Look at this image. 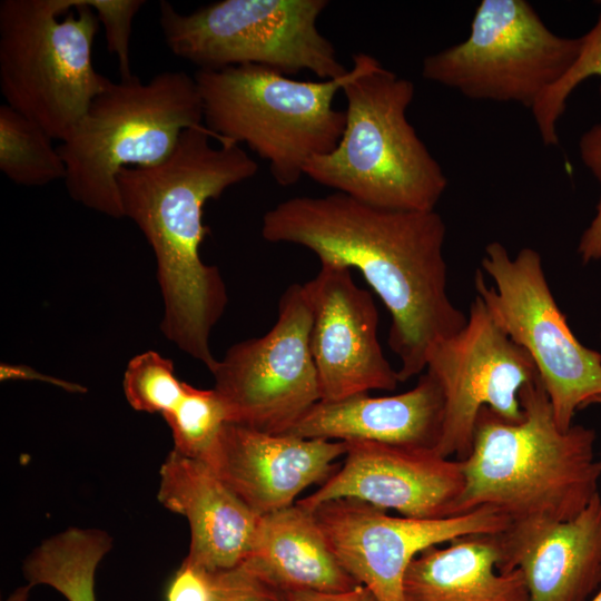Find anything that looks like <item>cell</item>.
I'll list each match as a JSON object with an SVG mask.
<instances>
[{
  "instance_id": "30bf717a",
  "label": "cell",
  "mask_w": 601,
  "mask_h": 601,
  "mask_svg": "<svg viewBox=\"0 0 601 601\" xmlns=\"http://www.w3.org/2000/svg\"><path fill=\"white\" fill-rule=\"evenodd\" d=\"M582 38L555 35L525 0H482L467 38L424 58L422 76L475 100L530 110L577 59Z\"/></svg>"
},
{
  "instance_id": "d6986e66",
  "label": "cell",
  "mask_w": 601,
  "mask_h": 601,
  "mask_svg": "<svg viewBox=\"0 0 601 601\" xmlns=\"http://www.w3.org/2000/svg\"><path fill=\"white\" fill-rule=\"evenodd\" d=\"M443 416L441 386L425 371L413 388L401 394H358L339 401H318L286 434L435 449Z\"/></svg>"
},
{
  "instance_id": "d6a6232c",
  "label": "cell",
  "mask_w": 601,
  "mask_h": 601,
  "mask_svg": "<svg viewBox=\"0 0 601 601\" xmlns=\"http://www.w3.org/2000/svg\"><path fill=\"white\" fill-rule=\"evenodd\" d=\"M32 587L24 584L18 587L4 601H28Z\"/></svg>"
},
{
  "instance_id": "6da1fadb",
  "label": "cell",
  "mask_w": 601,
  "mask_h": 601,
  "mask_svg": "<svg viewBox=\"0 0 601 601\" xmlns=\"http://www.w3.org/2000/svg\"><path fill=\"white\" fill-rule=\"evenodd\" d=\"M260 231L363 275L391 315L387 342L401 362L400 383L425 371L433 346L466 324L447 294L446 226L435 209H386L335 191L280 201L265 213Z\"/></svg>"
},
{
  "instance_id": "7402d4cb",
  "label": "cell",
  "mask_w": 601,
  "mask_h": 601,
  "mask_svg": "<svg viewBox=\"0 0 601 601\" xmlns=\"http://www.w3.org/2000/svg\"><path fill=\"white\" fill-rule=\"evenodd\" d=\"M111 548L112 538L104 530L69 528L31 551L22 573L32 588L49 585L67 601H97L96 571Z\"/></svg>"
},
{
  "instance_id": "2e32d148",
  "label": "cell",
  "mask_w": 601,
  "mask_h": 601,
  "mask_svg": "<svg viewBox=\"0 0 601 601\" xmlns=\"http://www.w3.org/2000/svg\"><path fill=\"white\" fill-rule=\"evenodd\" d=\"M345 453L343 441L269 434L227 422L204 461L263 516L295 504L308 486L322 485Z\"/></svg>"
},
{
  "instance_id": "8992f818",
  "label": "cell",
  "mask_w": 601,
  "mask_h": 601,
  "mask_svg": "<svg viewBox=\"0 0 601 601\" xmlns=\"http://www.w3.org/2000/svg\"><path fill=\"white\" fill-rule=\"evenodd\" d=\"M296 80L268 67L231 66L197 70L204 125L219 144L240 145L269 164L280 186L295 185L309 159L338 144L345 111L333 107L338 91L353 78Z\"/></svg>"
},
{
  "instance_id": "83f0119b",
  "label": "cell",
  "mask_w": 601,
  "mask_h": 601,
  "mask_svg": "<svg viewBox=\"0 0 601 601\" xmlns=\"http://www.w3.org/2000/svg\"><path fill=\"white\" fill-rule=\"evenodd\" d=\"M579 152L584 166L597 178L601 189V124L592 126L581 136ZM578 252L584 264L592 260L601 262V193L595 216L583 231Z\"/></svg>"
},
{
  "instance_id": "cb8c5ba5",
  "label": "cell",
  "mask_w": 601,
  "mask_h": 601,
  "mask_svg": "<svg viewBox=\"0 0 601 601\" xmlns=\"http://www.w3.org/2000/svg\"><path fill=\"white\" fill-rule=\"evenodd\" d=\"M171 430L174 451L205 460L227 423L224 404L214 388H197L188 383L178 405L162 415Z\"/></svg>"
},
{
  "instance_id": "4316f807",
  "label": "cell",
  "mask_w": 601,
  "mask_h": 601,
  "mask_svg": "<svg viewBox=\"0 0 601 601\" xmlns=\"http://www.w3.org/2000/svg\"><path fill=\"white\" fill-rule=\"evenodd\" d=\"M96 13L105 30L107 50L118 61L120 79L132 77L130 39L136 14L144 0H83Z\"/></svg>"
},
{
  "instance_id": "ba28073f",
  "label": "cell",
  "mask_w": 601,
  "mask_h": 601,
  "mask_svg": "<svg viewBox=\"0 0 601 601\" xmlns=\"http://www.w3.org/2000/svg\"><path fill=\"white\" fill-rule=\"evenodd\" d=\"M327 0H220L183 13L159 2L164 41L197 70L258 65L287 76L308 70L322 80L346 75L317 20Z\"/></svg>"
},
{
  "instance_id": "1f68e13d",
  "label": "cell",
  "mask_w": 601,
  "mask_h": 601,
  "mask_svg": "<svg viewBox=\"0 0 601 601\" xmlns=\"http://www.w3.org/2000/svg\"><path fill=\"white\" fill-rule=\"evenodd\" d=\"M0 377H1V381L37 380V381H42V382L56 385V386H58L60 388H63V390H66L68 392H73V393H83V392H86V388L78 385V384H75V383H71V382H66V381H62V380H58V378H55V377H51V376H47V375L41 374V373H39V372L35 371V370H31L30 367H27L24 365H12V364H8V363L1 364Z\"/></svg>"
},
{
  "instance_id": "5bb4252c",
  "label": "cell",
  "mask_w": 601,
  "mask_h": 601,
  "mask_svg": "<svg viewBox=\"0 0 601 601\" xmlns=\"http://www.w3.org/2000/svg\"><path fill=\"white\" fill-rule=\"evenodd\" d=\"M304 287L312 311L311 351L321 401L395 390L400 380L377 338L375 302L354 282L352 269L321 264Z\"/></svg>"
},
{
  "instance_id": "44dd1931",
  "label": "cell",
  "mask_w": 601,
  "mask_h": 601,
  "mask_svg": "<svg viewBox=\"0 0 601 601\" xmlns=\"http://www.w3.org/2000/svg\"><path fill=\"white\" fill-rule=\"evenodd\" d=\"M494 535L461 536L422 551L405 573V601H529L521 571L497 570Z\"/></svg>"
},
{
  "instance_id": "5b68a950",
  "label": "cell",
  "mask_w": 601,
  "mask_h": 601,
  "mask_svg": "<svg viewBox=\"0 0 601 601\" xmlns=\"http://www.w3.org/2000/svg\"><path fill=\"white\" fill-rule=\"evenodd\" d=\"M201 125L198 87L185 71H162L147 82L135 75L110 81L58 145L67 193L91 210L124 218L119 171L164 161L184 130Z\"/></svg>"
},
{
  "instance_id": "4dcf8cb0",
  "label": "cell",
  "mask_w": 601,
  "mask_h": 601,
  "mask_svg": "<svg viewBox=\"0 0 601 601\" xmlns=\"http://www.w3.org/2000/svg\"><path fill=\"white\" fill-rule=\"evenodd\" d=\"M282 595L284 601H376L363 585L345 592L285 591Z\"/></svg>"
},
{
  "instance_id": "d4e9b609",
  "label": "cell",
  "mask_w": 601,
  "mask_h": 601,
  "mask_svg": "<svg viewBox=\"0 0 601 601\" xmlns=\"http://www.w3.org/2000/svg\"><path fill=\"white\" fill-rule=\"evenodd\" d=\"M185 385L186 382L176 376L173 361L155 351L132 357L122 381L126 400L134 410L161 415L178 405Z\"/></svg>"
},
{
  "instance_id": "8fae6325",
  "label": "cell",
  "mask_w": 601,
  "mask_h": 601,
  "mask_svg": "<svg viewBox=\"0 0 601 601\" xmlns=\"http://www.w3.org/2000/svg\"><path fill=\"white\" fill-rule=\"evenodd\" d=\"M311 327L304 284H292L279 299L274 326L228 348L210 372L228 423L286 434L321 401Z\"/></svg>"
},
{
  "instance_id": "9c48e42d",
  "label": "cell",
  "mask_w": 601,
  "mask_h": 601,
  "mask_svg": "<svg viewBox=\"0 0 601 601\" xmlns=\"http://www.w3.org/2000/svg\"><path fill=\"white\" fill-rule=\"evenodd\" d=\"M474 285L489 312L533 359L562 431L575 412L601 397V354L572 333L548 284L541 255L522 248L515 257L500 242L485 246Z\"/></svg>"
},
{
  "instance_id": "9a60e30c",
  "label": "cell",
  "mask_w": 601,
  "mask_h": 601,
  "mask_svg": "<svg viewBox=\"0 0 601 601\" xmlns=\"http://www.w3.org/2000/svg\"><path fill=\"white\" fill-rule=\"evenodd\" d=\"M345 443L343 465L297 504L313 511L324 502L348 497L415 519L456 515L464 489L461 461L427 447Z\"/></svg>"
},
{
  "instance_id": "e575fe53",
  "label": "cell",
  "mask_w": 601,
  "mask_h": 601,
  "mask_svg": "<svg viewBox=\"0 0 601 601\" xmlns=\"http://www.w3.org/2000/svg\"><path fill=\"white\" fill-rule=\"evenodd\" d=\"M595 404H601V397L597 400Z\"/></svg>"
},
{
  "instance_id": "836d02e7",
  "label": "cell",
  "mask_w": 601,
  "mask_h": 601,
  "mask_svg": "<svg viewBox=\"0 0 601 601\" xmlns=\"http://www.w3.org/2000/svg\"><path fill=\"white\" fill-rule=\"evenodd\" d=\"M590 601H601V590Z\"/></svg>"
},
{
  "instance_id": "ffe728a7",
  "label": "cell",
  "mask_w": 601,
  "mask_h": 601,
  "mask_svg": "<svg viewBox=\"0 0 601 601\" xmlns=\"http://www.w3.org/2000/svg\"><path fill=\"white\" fill-rule=\"evenodd\" d=\"M243 564L280 592H345L361 585L337 561L314 512L297 503L260 518Z\"/></svg>"
},
{
  "instance_id": "277c9868",
  "label": "cell",
  "mask_w": 601,
  "mask_h": 601,
  "mask_svg": "<svg viewBox=\"0 0 601 601\" xmlns=\"http://www.w3.org/2000/svg\"><path fill=\"white\" fill-rule=\"evenodd\" d=\"M343 87L345 126L336 147L313 157L305 176L365 204L395 210H434L447 178L407 119L414 83L373 56H353Z\"/></svg>"
},
{
  "instance_id": "484cf974",
  "label": "cell",
  "mask_w": 601,
  "mask_h": 601,
  "mask_svg": "<svg viewBox=\"0 0 601 601\" xmlns=\"http://www.w3.org/2000/svg\"><path fill=\"white\" fill-rule=\"evenodd\" d=\"M581 38L582 46L574 62L531 109L541 140L545 146L559 145L556 122L564 112L566 100L575 87L589 77H601V12L595 24Z\"/></svg>"
},
{
  "instance_id": "ac0fdd59",
  "label": "cell",
  "mask_w": 601,
  "mask_h": 601,
  "mask_svg": "<svg viewBox=\"0 0 601 601\" xmlns=\"http://www.w3.org/2000/svg\"><path fill=\"white\" fill-rule=\"evenodd\" d=\"M158 501L185 516L190 529L185 561L209 572L239 566L248 558L259 515L203 460L171 451L160 466Z\"/></svg>"
},
{
  "instance_id": "f1b7e54d",
  "label": "cell",
  "mask_w": 601,
  "mask_h": 601,
  "mask_svg": "<svg viewBox=\"0 0 601 601\" xmlns=\"http://www.w3.org/2000/svg\"><path fill=\"white\" fill-rule=\"evenodd\" d=\"M215 601H284L282 592L240 564L216 572Z\"/></svg>"
},
{
  "instance_id": "603a6c76",
  "label": "cell",
  "mask_w": 601,
  "mask_h": 601,
  "mask_svg": "<svg viewBox=\"0 0 601 601\" xmlns=\"http://www.w3.org/2000/svg\"><path fill=\"white\" fill-rule=\"evenodd\" d=\"M0 170L12 183L27 187L45 186L66 176L53 139L6 104L0 106Z\"/></svg>"
},
{
  "instance_id": "7c38bea8",
  "label": "cell",
  "mask_w": 601,
  "mask_h": 601,
  "mask_svg": "<svg viewBox=\"0 0 601 601\" xmlns=\"http://www.w3.org/2000/svg\"><path fill=\"white\" fill-rule=\"evenodd\" d=\"M425 371L436 378L444 398L442 433L434 450L457 461L471 453L483 407L510 422L523 418L520 393L538 375L531 356L509 337L477 295L465 326L433 346Z\"/></svg>"
},
{
  "instance_id": "3957f363",
  "label": "cell",
  "mask_w": 601,
  "mask_h": 601,
  "mask_svg": "<svg viewBox=\"0 0 601 601\" xmlns=\"http://www.w3.org/2000/svg\"><path fill=\"white\" fill-rule=\"evenodd\" d=\"M520 401L519 422L489 407L480 411L471 453L461 461L464 489L456 515L489 506L510 523L568 521L599 493L595 432L559 427L539 374L522 388Z\"/></svg>"
},
{
  "instance_id": "e0dca14e",
  "label": "cell",
  "mask_w": 601,
  "mask_h": 601,
  "mask_svg": "<svg viewBox=\"0 0 601 601\" xmlns=\"http://www.w3.org/2000/svg\"><path fill=\"white\" fill-rule=\"evenodd\" d=\"M497 570H520L529 601H589L601 582V496L568 521L510 523L495 534Z\"/></svg>"
},
{
  "instance_id": "4fadbf2b",
  "label": "cell",
  "mask_w": 601,
  "mask_h": 601,
  "mask_svg": "<svg viewBox=\"0 0 601 601\" xmlns=\"http://www.w3.org/2000/svg\"><path fill=\"white\" fill-rule=\"evenodd\" d=\"M313 512L339 564L376 601H405L407 568L427 548L466 535L499 534L510 525L504 514L489 506L455 516L415 519L345 497L324 502Z\"/></svg>"
},
{
  "instance_id": "f546056e",
  "label": "cell",
  "mask_w": 601,
  "mask_h": 601,
  "mask_svg": "<svg viewBox=\"0 0 601 601\" xmlns=\"http://www.w3.org/2000/svg\"><path fill=\"white\" fill-rule=\"evenodd\" d=\"M215 573L183 560L170 578L166 601H215Z\"/></svg>"
},
{
  "instance_id": "7a4b0ae2",
  "label": "cell",
  "mask_w": 601,
  "mask_h": 601,
  "mask_svg": "<svg viewBox=\"0 0 601 601\" xmlns=\"http://www.w3.org/2000/svg\"><path fill=\"white\" fill-rule=\"evenodd\" d=\"M211 139L205 125L188 128L167 159L122 168L117 177L124 217L137 225L156 258L164 303L160 329L209 372L218 362L210 335L228 295L218 267L201 259V245L210 234L203 221L204 207L258 171L239 145L215 147Z\"/></svg>"
},
{
  "instance_id": "52a82bcc",
  "label": "cell",
  "mask_w": 601,
  "mask_h": 601,
  "mask_svg": "<svg viewBox=\"0 0 601 601\" xmlns=\"http://www.w3.org/2000/svg\"><path fill=\"white\" fill-rule=\"evenodd\" d=\"M99 20L83 0L0 2V90L6 105L65 140L111 81L92 63Z\"/></svg>"
}]
</instances>
